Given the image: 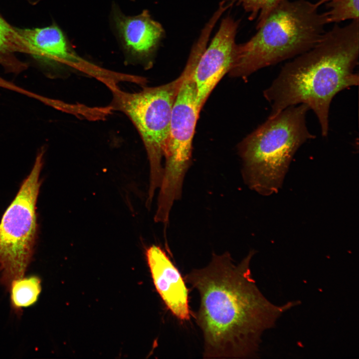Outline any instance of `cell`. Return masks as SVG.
<instances>
[{"instance_id":"obj_1","label":"cell","mask_w":359,"mask_h":359,"mask_svg":"<svg viewBox=\"0 0 359 359\" xmlns=\"http://www.w3.org/2000/svg\"><path fill=\"white\" fill-rule=\"evenodd\" d=\"M254 254L250 251L235 264L228 252L213 253L206 267L184 277L200 296L196 320L202 333L204 359L255 358L263 333L299 304L278 306L264 297L251 273Z\"/></svg>"},{"instance_id":"obj_2","label":"cell","mask_w":359,"mask_h":359,"mask_svg":"<svg viewBox=\"0 0 359 359\" xmlns=\"http://www.w3.org/2000/svg\"><path fill=\"white\" fill-rule=\"evenodd\" d=\"M359 57V19L335 25L311 49L285 64L263 92L271 106L268 117L301 104L316 114L328 136L331 103L340 92L359 84L355 69Z\"/></svg>"},{"instance_id":"obj_3","label":"cell","mask_w":359,"mask_h":359,"mask_svg":"<svg viewBox=\"0 0 359 359\" xmlns=\"http://www.w3.org/2000/svg\"><path fill=\"white\" fill-rule=\"evenodd\" d=\"M306 0H283L267 16L247 42L236 44L233 77H247L257 70L306 52L325 32V12Z\"/></svg>"},{"instance_id":"obj_4","label":"cell","mask_w":359,"mask_h":359,"mask_svg":"<svg viewBox=\"0 0 359 359\" xmlns=\"http://www.w3.org/2000/svg\"><path fill=\"white\" fill-rule=\"evenodd\" d=\"M304 104L289 107L267 119L238 145L244 183L262 195L278 192L294 155L316 136L309 131Z\"/></svg>"},{"instance_id":"obj_5","label":"cell","mask_w":359,"mask_h":359,"mask_svg":"<svg viewBox=\"0 0 359 359\" xmlns=\"http://www.w3.org/2000/svg\"><path fill=\"white\" fill-rule=\"evenodd\" d=\"M188 70L187 63L181 74L175 80L158 87L144 88L138 92H123L117 87L112 89L116 107L132 121L146 150L150 165L146 202L148 209L161 183L162 160L168 145L173 106Z\"/></svg>"},{"instance_id":"obj_6","label":"cell","mask_w":359,"mask_h":359,"mask_svg":"<svg viewBox=\"0 0 359 359\" xmlns=\"http://www.w3.org/2000/svg\"><path fill=\"white\" fill-rule=\"evenodd\" d=\"M43 151L37 155L0 222V279L8 289L21 278L33 256L37 236L36 204L41 181Z\"/></svg>"},{"instance_id":"obj_7","label":"cell","mask_w":359,"mask_h":359,"mask_svg":"<svg viewBox=\"0 0 359 359\" xmlns=\"http://www.w3.org/2000/svg\"><path fill=\"white\" fill-rule=\"evenodd\" d=\"M198 61L197 56H189V70L173 106L156 209L163 215L170 214L175 202L180 199L184 180L191 164L192 139L200 111L192 78Z\"/></svg>"},{"instance_id":"obj_8","label":"cell","mask_w":359,"mask_h":359,"mask_svg":"<svg viewBox=\"0 0 359 359\" xmlns=\"http://www.w3.org/2000/svg\"><path fill=\"white\" fill-rule=\"evenodd\" d=\"M238 23L231 16L222 19L219 29L200 56L192 78L200 111L210 94L232 64Z\"/></svg>"},{"instance_id":"obj_9","label":"cell","mask_w":359,"mask_h":359,"mask_svg":"<svg viewBox=\"0 0 359 359\" xmlns=\"http://www.w3.org/2000/svg\"><path fill=\"white\" fill-rule=\"evenodd\" d=\"M110 21L113 31L123 51L135 60L148 61L164 36L161 24L153 19L146 9L136 15H127L117 4L113 3Z\"/></svg>"},{"instance_id":"obj_10","label":"cell","mask_w":359,"mask_h":359,"mask_svg":"<svg viewBox=\"0 0 359 359\" xmlns=\"http://www.w3.org/2000/svg\"><path fill=\"white\" fill-rule=\"evenodd\" d=\"M27 53L50 64L73 67L102 80L106 71L81 58L61 29L53 24L42 28H17Z\"/></svg>"},{"instance_id":"obj_11","label":"cell","mask_w":359,"mask_h":359,"mask_svg":"<svg viewBox=\"0 0 359 359\" xmlns=\"http://www.w3.org/2000/svg\"><path fill=\"white\" fill-rule=\"evenodd\" d=\"M146 256L156 290L167 307L179 320H189L188 289L179 271L159 246L149 247Z\"/></svg>"},{"instance_id":"obj_12","label":"cell","mask_w":359,"mask_h":359,"mask_svg":"<svg viewBox=\"0 0 359 359\" xmlns=\"http://www.w3.org/2000/svg\"><path fill=\"white\" fill-rule=\"evenodd\" d=\"M15 52L27 53L17 28L11 26L0 16V64L14 72L25 68V64L15 57Z\"/></svg>"},{"instance_id":"obj_13","label":"cell","mask_w":359,"mask_h":359,"mask_svg":"<svg viewBox=\"0 0 359 359\" xmlns=\"http://www.w3.org/2000/svg\"><path fill=\"white\" fill-rule=\"evenodd\" d=\"M11 299L16 309L29 306L36 302L41 291L40 280L36 276L20 278L10 285Z\"/></svg>"},{"instance_id":"obj_14","label":"cell","mask_w":359,"mask_h":359,"mask_svg":"<svg viewBox=\"0 0 359 359\" xmlns=\"http://www.w3.org/2000/svg\"><path fill=\"white\" fill-rule=\"evenodd\" d=\"M359 0H331L325 12L328 23H338L348 19H359Z\"/></svg>"},{"instance_id":"obj_15","label":"cell","mask_w":359,"mask_h":359,"mask_svg":"<svg viewBox=\"0 0 359 359\" xmlns=\"http://www.w3.org/2000/svg\"><path fill=\"white\" fill-rule=\"evenodd\" d=\"M283 0H238V4L249 13V19L258 16L256 28L264 22L267 16Z\"/></svg>"},{"instance_id":"obj_16","label":"cell","mask_w":359,"mask_h":359,"mask_svg":"<svg viewBox=\"0 0 359 359\" xmlns=\"http://www.w3.org/2000/svg\"><path fill=\"white\" fill-rule=\"evenodd\" d=\"M331 0H319L318 1L316 2L317 6H320L321 4L326 3Z\"/></svg>"},{"instance_id":"obj_17","label":"cell","mask_w":359,"mask_h":359,"mask_svg":"<svg viewBox=\"0 0 359 359\" xmlns=\"http://www.w3.org/2000/svg\"><path fill=\"white\" fill-rule=\"evenodd\" d=\"M131 0L133 1V0Z\"/></svg>"}]
</instances>
